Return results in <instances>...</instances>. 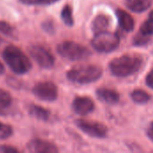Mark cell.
<instances>
[{
    "instance_id": "6da1fadb",
    "label": "cell",
    "mask_w": 153,
    "mask_h": 153,
    "mask_svg": "<svg viewBox=\"0 0 153 153\" xmlns=\"http://www.w3.org/2000/svg\"><path fill=\"white\" fill-rule=\"evenodd\" d=\"M143 58L137 55H125L109 63L111 74L117 77H127L137 73L143 66Z\"/></svg>"
},
{
    "instance_id": "7a4b0ae2",
    "label": "cell",
    "mask_w": 153,
    "mask_h": 153,
    "mask_svg": "<svg viewBox=\"0 0 153 153\" xmlns=\"http://www.w3.org/2000/svg\"><path fill=\"white\" fill-rule=\"evenodd\" d=\"M3 58L10 69L16 74H24L31 68L30 59L15 46H7L3 51Z\"/></svg>"
},
{
    "instance_id": "3957f363",
    "label": "cell",
    "mask_w": 153,
    "mask_h": 153,
    "mask_svg": "<svg viewBox=\"0 0 153 153\" xmlns=\"http://www.w3.org/2000/svg\"><path fill=\"white\" fill-rule=\"evenodd\" d=\"M102 75L100 67L92 65H79L72 68L67 72L69 81L79 84H89L99 80Z\"/></svg>"
},
{
    "instance_id": "277c9868",
    "label": "cell",
    "mask_w": 153,
    "mask_h": 153,
    "mask_svg": "<svg viewBox=\"0 0 153 153\" xmlns=\"http://www.w3.org/2000/svg\"><path fill=\"white\" fill-rule=\"evenodd\" d=\"M56 50L62 57L70 61L84 60L91 55V52L87 48L74 41H64L60 43L57 46Z\"/></svg>"
},
{
    "instance_id": "5b68a950",
    "label": "cell",
    "mask_w": 153,
    "mask_h": 153,
    "mask_svg": "<svg viewBox=\"0 0 153 153\" xmlns=\"http://www.w3.org/2000/svg\"><path fill=\"white\" fill-rule=\"evenodd\" d=\"M120 39L117 33L105 30L95 34L91 40V45L98 52L109 53L117 48Z\"/></svg>"
},
{
    "instance_id": "8992f818",
    "label": "cell",
    "mask_w": 153,
    "mask_h": 153,
    "mask_svg": "<svg viewBox=\"0 0 153 153\" xmlns=\"http://www.w3.org/2000/svg\"><path fill=\"white\" fill-rule=\"evenodd\" d=\"M29 54L42 68H51L54 65L55 58L53 55L42 46L32 45L29 48Z\"/></svg>"
},
{
    "instance_id": "52a82bcc",
    "label": "cell",
    "mask_w": 153,
    "mask_h": 153,
    "mask_svg": "<svg viewBox=\"0 0 153 153\" xmlns=\"http://www.w3.org/2000/svg\"><path fill=\"white\" fill-rule=\"evenodd\" d=\"M75 123L79 129L91 137L104 138L108 134V128L103 124L83 119H79Z\"/></svg>"
},
{
    "instance_id": "ba28073f",
    "label": "cell",
    "mask_w": 153,
    "mask_h": 153,
    "mask_svg": "<svg viewBox=\"0 0 153 153\" xmlns=\"http://www.w3.org/2000/svg\"><path fill=\"white\" fill-rule=\"evenodd\" d=\"M32 92L38 99L45 101H54L57 98V88L51 82H42L36 84Z\"/></svg>"
},
{
    "instance_id": "9c48e42d",
    "label": "cell",
    "mask_w": 153,
    "mask_h": 153,
    "mask_svg": "<svg viewBox=\"0 0 153 153\" xmlns=\"http://www.w3.org/2000/svg\"><path fill=\"white\" fill-rule=\"evenodd\" d=\"M27 149L32 153H56L58 152L57 148L51 143L39 139L30 141L27 145Z\"/></svg>"
},
{
    "instance_id": "30bf717a",
    "label": "cell",
    "mask_w": 153,
    "mask_h": 153,
    "mask_svg": "<svg viewBox=\"0 0 153 153\" xmlns=\"http://www.w3.org/2000/svg\"><path fill=\"white\" fill-rule=\"evenodd\" d=\"M73 108L76 114L86 116L94 109V103L90 98L77 97L73 101Z\"/></svg>"
},
{
    "instance_id": "8fae6325",
    "label": "cell",
    "mask_w": 153,
    "mask_h": 153,
    "mask_svg": "<svg viewBox=\"0 0 153 153\" xmlns=\"http://www.w3.org/2000/svg\"><path fill=\"white\" fill-rule=\"evenodd\" d=\"M116 13H117L120 27L126 32L132 31L134 28V21L133 17L127 12L122 9H117Z\"/></svg>"
},
{
    "instance_id": "7c38bea8",
    "label": "cell",
    "mask_w": 153,
    "mask_h": 153,
    "mask_svg": "<svg viewBox=\"0 0 153 153\" xmlns=\"http://www.w3.org/2000/svg\"><path fill=\"white\" fill-rule=\"evenodd\" d=\"M97 97L100 101L107 104H116L119 101V94L116 91L107 88L99 89L97 91Z\"/></svg>"
},
{
    "instance_id": "4fadbf2b",
    "label": "cell",
    "mask_w": 153,
    "mask_h": 153,
    "mask_svg": "<svg viewBox=\"0 0 153 153\" xmlns=\"http://www.w3.org/2000/svg\"><path fill=\"white\" fill-rule=\"evenodd\" d=\"M108 26H109V18L105 14H99L92 21L91 30L95 34H97L107 30Z\"/></svg>"
},
{
    "instance_id": "5bb4252c",
    "label": "cell",
    "mask_w": 153,
    "mask_h": 153,
    "mask_svg": "<svg viewBox=\"0 0 153 153\" xmlns=\"http://www.w3.org/2000/svg\"><path fill=\"white\" fill-rule=\"evenodd\" d=\"M151 0H126V5L128 9L135 13H143L150 8Z\"/></svg>"
},
{
    "instance_id": "9a60e30c",
    "label": "cell",
    "mask_w": 153,
    "mask_h": 153,
    "mask_svg": "<svg viewBox=\"0 0 153 153\" xmlns=\"http://www.w3.org/2000/svg\"><path fill=\"white\" fill-rule=\"evenodd\" d=\"M29 112L32 117H34L35 118H37L39 120H42V121L48 120L49 117V115H50V113L47 109H45L39 106H36V105H30V108H29Z\"/></svg>"
},
{
    "instance_id": "2e32d148",
    "label": "cell",
    "mask_w": 153,
    "mask_h": 153,
    "mask_svg": "<svg viewBox=\"0 0 153 153\" xmlns=\"http://www.w3.org/2000/svg\"><path fill=\"white\" fill-rule=\"evenodd\" d=\"M132 100L137 104H145L151 100V96L146 91L142 90H135L131 93Z\"/></svg>"
},
{
    "instance_id": "e0dca14e",
    "label": "cell",
    "mask_w": 153,
    "mask_h": 153,
    "mask_svg": "<svg viewBox=\"0 0 153 153\" xmlns=\"http://www.w3.org/2000/svg\"><path fill=\"white\" fill-rule=\"evenodd\" d=\"M12 103V97L9 92L0 89V113L7 109Z\"/></svg>"
},
{
    "instance_id": "ac0fdd59",
    "label": "cell",
    "mask_w": 153,
    "mask_h": 153,
    "mask_svg": "<svg viewBox=\"0 0 153 153\" xmlns=\"http://www.w3.org/2000/svg\"><path fill=\"white\" fill-rule=\"evenodd\" d=\"M61 18L62 21L65 22V25L67 26H73L74 24V18H73V12H72V7L68 4L65 5L62 12H61Z\"/></svg>"
},
{
    "instance_id": "d6986e66",
    "label": "cell",
    "mask_w": 153,
    "mask_h": 153,
    "mask_svg": "<svg viewBox=\"0 0 153 153\" xmlns=\"http://www.w3.org/2000/svg\"><path fill=\"white\" fill-rule=\"evenodd\" d=\"M141 33L146 36H151L153 34V11L150 13L148 20L141 26Z\"/></svg>"
},
{
    "instance_id": "ffe728a7",
    "label": "cell",
    "mask_w": 153,
    "mask_h": 153,
    "mask_svg": "<svg viewBox=\"0 0 153 153\" xmlns=\"http://www.w3.org/2000/svg\"><path fill=\"white\" fill-rule=\"evenodd\" d=\"M13 134V129L9 125L0 122V140H5Z\"/></svg>"
},
{
    "instance_id": "44dd1931",
    "label": "cell",
    "mask_w": 153,
    "mask_h": 153,
    "mask_svg": "<svg viewBox=\"0 0 153 153\" xmlns=\"http://www.w3.org/2000/svg\"><path fill=\"white\" fill-rule=\"evenodd\" d=\"M0 32H2L3 34L6 35V36H11L13 33V28L12 26L4 21H0Z\"/></svg>"
},
{
    "instance_id": "7402d4cb",
    "label": "cell",
    "mask_w": 153,
    "mask_h": 153,
    "mask_svg": "<svg viewBox=\"0 0 153 153\" xmlns=\"http://www.w3.org/2000/svg\"><path fill=\"white\" fill-rule=\"evenodd\" d=\"M20 2L23 4H28V5H39V4H53V0H20Z\"/></svg>"
},
{
    "instance_id": "603a6c76",
    "label": "cell",
    "mask_w": 153,
    "mask_h": 153,
    "mask_svg": "<svg viewBox=\"0 0 153 153\" xmlns=\"http://www.w3.org/2000/svg\"><path fill=\"white\" fill-rule=\"evenodd\" d=\"M150 36H146L143 33L141 34H138L134 39V45H137V46H142V45H145L148 41H149V38Z\"/></svg>"
},
{
    "instance_id": "cb8c5ba5",
    "label": "cell",
    "mask_w": 153,
    "mask_h": 153,
    "mask_svg": "<svg viewBox=\"0 0 153 153\" xmlns=\"http://www.w3.org/2000/svg\"><path fill=\"white\" fill-rule=\"evenodd\" d=\"M0 153H18V150L12 146L2 145L0 146Z\"/></svg>"
},
{
    "instance_id": "d4e9b609",
    "label": "cell",
    "mask_w": 153,
    "mask_h": 153,
    "mask_svg": "<svg viewBox=\"0 0 153 153\" xmlns=\"http://www.w3.org/2000/svg\"><path fill=\"white\" fill-rule=\"evenodd\" d=\"M146 83L150 88L153 89V70L148 74V75L146 77Z\"/></svg>"
},
{
    "instance_id": "484cf974",
    "label": "cell",
    "mask_w": 153,
    "mask_h": 153,
    "mask_svg": "<svg viewBox=\"0 0 153 153\" xmlns=\"http://www.w3.org/2000/svg\"><path fill=\"white\" fill-rule=\"evenodd\" d=\"M147 135L153 142V122L150 124V126L147 128Z\"/></svg>"
},
{
    "instance_id": "4316f807",
    "label": "cell",
    "mask_w": 153,
    "mask_h": 153,
    "mask_svg": "<svg viewBox=\"0 0 153 153\" xmlns=\"http://www.w3.org/2000/svg\"><path fill=\"white\" fill-rule=\"evenodd\" d=\"M4 72V65L1 64V62H0V75L3 74Z\"/></svg>"
},
{
    "instance_id": "83f0119b",
    "label": "cell",
    "mask_w": 153,
    "mask_h": 153,
    "mask_svg": "<svg viewBox=\"0 0 153 153\" xmlns=\"http://www.w3.org/2000/svg\"><path fill=\"white\" fill-rule=\"evenodd\" d=\"M56 1H59V0H53V3H55V2H56Z\"/></svg>"
}]
</instances>
